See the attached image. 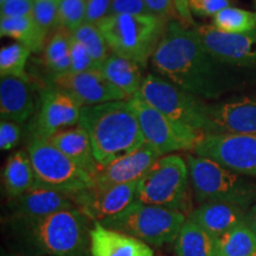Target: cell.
Returning a JSON list of instances; mask_svg holds the SVG:
<instances>
[{
  "mask_svg": "<svg viewBox=\"0 0 256 256\" xmlns=\"http://www.w3.org/2000/svg\"><path fill=\"white\" fill-rule=\"evenodd\" d=\"M151 63L160 78L203 100H217L238 83V68L216 60L194 28L177 20L168 24Z\"/></svg>",
  "mask_w": 256,
  "mask_h": 256,
  "instance_id": "6da1fadb",
  "label": "cell"
},
{
  "mask_svg": "<svg viewBox=\"0 0 256 256\" xmlns=\"http://www.w3.org/2000/svg\"><path fill=\"white\" fill-rule=\"evenodd\" d=\"M78 124L88 132L100 166L136 151L146 142L136 112L128 101L82 107Z\"/></svg>",
  "mask_w": 256,
  "mask_h": 256,
  "instance_id": "7a4b0ae2",
  "label": "cell"
},
{
  "mask_svg": "<svg viewBox=\"0 0 256 256\" xmlns=\"http://www.w3.org/2000/svg\"><path fill=\"white\" fill-rule=\"evenodd\" d=\"M90 223L81 210L74 208L14 226L32 248L46 256H92Z\"/></svg>",
  "mask_w": 256,
  "mask_h": 256,
  "instance_id": "3957f363",
  "label": "cell"
},
{
  "mask_svg": "<svg viewBox=\"0 0 256 256\" xmlns=\"http://www.w3.org/2000/svg\"><path fill=\"white\" fill-rule=\"evenodd\" d=\"M188 174L197 203H229L250 209L256 204V180L238 174L215 160L186 154Z\"/></svg>",
  "mask_w": 256,
  "mask_h": 256,
  "instance_id": "277c9868",
  "label": "cell"
},
{
  "mask_svg": "<svg viewBox=\"0 0 256 256\" xmlns=\"http://www.w3.org/2000/svg\"><path fill=\"white\" fill-rule=\"evenodd\" d=\"M168 22L156 16H108L98 24L110 50L140 66L151 60Z\"/></svg>",
  "mask_w": 256,
  "mask_h": 256,
  "instance_id": "5b68a950",
  "label": "cell"
},
{
  "mask_svg": "<svg viewBox=\"0 0 256 256\" xmlns=\"http://www.w3.org/2000/svg\"><path fill=\"white\" fill-rule=\"evenodd\" d=\"M191 182L186 159L179 154L162 156L140 179L136 200L150 206L178 210L188 216L192 206Z\"/></svg>",
  "mask_w": 256,
  "mask_h": 256,
  "instance_id": "8992f818",
  "label": "cell"
},
{
  "mask_svg": "<svg viewBox=\"0 0 256 256\" xmlns=\"http://www.w3.org/2000/svg\"><path fill=\"white\" fill-rule=\"evenodd\" d=\"M186 218L188 216L178 210L150 206L136 200L116 216L98 223L142 240L150 246L162 247L176 242Z\"/></svg>",
  "mask_w": 256,
  "mask_h": 256,
  "instance_id": "52a82bcc",
  "label": "cell"
},
{
  "mask_svg": "<svg viewBox=\"0 0 256 256\" xmlns=\"http://www.w3.org/2000/svg\"><path fill=\"white\" fill-rule=\"evenodd\" d=\"M36 183L34 188H50L66 194L94 186L92 174L74 162L48 139L34 138L28 146Z\"/></svg>",
  "mask_w": 256,
  "mask_h": 256,
  "instance_id": "ba28073f",
  "label": "cell"
},
{
  "mask_svg": "<svg viewBox=\"0 0 256 256\" xmlns=\"http://www.w3.org/2000/svg\"><path fill=\"white\" fill-rule=\"evenodd\" d=\"M139 94L174 122L203 132L204 110L208 104L203 98L153 74L144 78Z\"/></svg>",
  "mask_w": 256,
  "mask_h": 256,
  "instance_id": "9c48e42d",
  "label": "cell"
},
{
  "mask_svg": "<svg viewBox=\"0 0 256 256\" xmlns=\"http://www.w3.org/2000/svg\"><path fill=\"white\" fill-rule=\"evenodd\" d=\"M136 112L145 142L162 156L178 151H194L206 133L180 126L156 110L138 92L128 100Z\"/></svg>",
  "mask_w": 256,
  "mask_h": 256,
  "instance_id": "30bf717a",
  "label": "cell"
},
{
  "mask_svg": "<svg viewBox=\"0 0 256 256\" xmlns=\"http://www.w3.org/2000/svg\"><path fill=\"white\" fill-rule=\"evenodd\" d=\"M194 153L256 178V134H204Z\"/></svg>",
  "mask_w": 256,
  "mask_h": 256,
  "instance_id": "8fae6325",
  "label": "cell"
},
{
  "mask_svg": "<svg viewBox=\"0 0 256 256\" xmlns=\"http://www.w3.org/2000/svg\"><path fill=\"white\" fill-rule=\"evenodd\" d=\"M206 134H256V95L222 102H208L204 110Z\"/></svg>",
  "mask_w": 256,
  "mask_h": 256,
  "instance_id": "7c38bea8",
  "label": "cell"
},
{
  "mask_svg": "<svg viewBox=\"0 0 256 256\" xmlns=\"http://www.w3.org/2000/svg\"><path fill=\"white\" fill-rule=\"evenodd\" d=\"M206 49L216 60L234 68H256V30L226 34L212 25L194 26Z\"/></svg>",
  "mask_w": 256,
  "mask_h": 256,
  "instance_id": "4fadbf2b",
  "label": "cell"
},
{
  "mask_svg": "<svg viewBox=\"0 0 256 256\" xmlns=\"http://www.w3.org/2000/svg\"><path fill=\"white\" fill-rule=\"evenodd\" d=\"M82 106L68 92L52 84L42 92L40 113L34 126V138L49 139L66 128L78 126Z\"/></svg>",
  "mask_w": 256,
  "mask_h": 256,
  "instance_id": "5bb4252c",
  "label": "cell"
},
{
  "mask_svg": "<svg viewBox=\"0 0 256 256\" xmlns=\"http://www.w3.org/2000/svg\"><path fill=\"white\" fill-rule=\"evenodd\" d=\"M139 183V182H138ZM138 183H128L110 186H92L72 194L78 210L94 222L116 216L136 200Z\"/></svg>",
  "mask_w": 256,
  "mask_h": 256,
  "instance_id": "9a60e30c",
  "label": "cell"
},
{
  "mask_svg": "<svg viewBox=\"0 0 256 256\" xmlns=\"http://www.w3.org/2000/svg\"><path fill=\"white\" fill-rule=\"evenodd\" d=\"M52 84L72 94L82 107L112 101H127L126 96L115 88L98 69L54 76Z\"/></svg>",
  "mask_w": 256,
  "mask_h": 256,
  "instance_id": "2e32d148",
  "label": "cell"
},
{
  "mask_svg": "<svg viewBox=\"0 0 256 256\" xmlns=\"http://www.w3.org/2000/svg\"><path fill=\"white\" fill-rule=\"evenodd\" d=\"M160 156L154 147L145 142L136 151L115 159L110 164L100 166L92 177L95 186H110L128 183H138Z\"/></svg>",
  "mask_w": 256,
  "mask_h": 256,
  "instance_id": "e0dca14e",
  "label": "cell"
},
{
  "mask_svg": "<svg viewBox=\"0 0 256 256\" xmlns=\"http://www.w3.org/2000/svg\"><path fill=\"white\" fill-rule=\"evenodd\" d=\"M74 208L76 206L72 194L43 188H31L10 203L14 226L34 222L60 210Z\"/></svg>",
  "mask_w": 256,
  "mask_h": 256,
  "instance_id": "ac0fdd59",
  "label": "cell"
},
{
  "mask_svg": "<svg viewBox=\"0 0 256 256\" xmlns=\"http://www.w3.org/2000/svg\"><path fill=\"white\" fill-rule=\"evenodd\" d=\"M92 256H156L151 246L127 234L94 222L90 230Z\"/></svg>",
  "mask_w": 256,
  "mask_h": 256,
  "instance_id": "d6986e66",
  "label": "cell"
},
{
  "mask_svg": "<svg viewBox=\"0 0 256 256\" xmlns=\"http://www.w3.org/2000/svg\"><path fill=\"white\" fill-rule=\"evenodd\" d=\"M247 211L248 209L235 204L209 202L194 208L188 218L194 220L211 235L220 238L244 222Z\"/></svg>",
  "mask_w": 256,
  "mask_h": 256,
  "instance_id": "ffe728a7",
  "label": "cell"
},
{
  "mask_svg": "<svg viewBox=\"0 0 256 256\" xmlns=\"http://www.w3.org/2000/svg\"><path fill=\"white\" fill-rule=\"evenodd\" d=\"M34 110L32 90L28 81L17 78H2L0 115L2 120L24 124Z\"/></svg>",
  "mask_w": 256,
  "mask_h": 256,
  "instance_id": "44dd1931",
  "label": "cell"
},
{
  "mask_svg": "<svg viewBox=\"0 0 256 256\" xmlns=\"http://www.w3.org/2000/svg\"><path fill=\"white\" fill-rule=\"evenodd\" d=\"M48 140L80 168L92 174V177H94L100 168L95 159L89 134L80 124L60 130Z\"/></svg>",
  "mask_w": 256,
  "mask_h": 256,
  "instance_id": "7402d4cb",
  "label": "cell"
},
{
  "mask_svg": "<svg viewBox=\"0 0 256 256\" xmlns=\"http://www.w3.org/2000/svg\"><path fill=\"white\" fill-rule=\"evenodd\" d=\"M98 70L126 96L127 101L140 92L144 78L139 63L116 54H110Z\"/></svg>",
  "mask_w": 256,
  "mask_h": 256,
  "instance_id": "603a6c76",
  "label": "cell"
},
{
  "mask_svg": "<svg viewBox=\"0 0 256 256\" xmlns=\"http://www.w3.org/2000/svg\"><path fill=\"white\" fill-rule=\"evenodd\" d=\"M2 182L6 194L11 200L34 188L36 177L28 151H17L8 156L2 172Z\"/></svg>",
  "mask_w": 256,
  "mask_h": 256,
  "instance_id": "cb8c5ba5",
  "label": "cell"
},
{
  "mask_svg": "<svg viewBox=\"0 0 256 256\" xmlns=\"http://www.w3.org/2000/svg\"><path fill=\"white\" fill-rule=\"evenodd\" d=\"M177 256H218L216 236L186 218L174 242Z\"/></svg>",
  "mask_w": 256,
  "mask_h": 256,
  "instance_id": "d4e9b609",
  "label": "cell"
},
{
  "mask_svg": "<svg viewBox=\"0 0 256 256\" xmlns=\"http://www.w3.org/2000/svg\"><path fill=\"white\" fill-rule=\"evenodd\" d=\"M0 34L2 37L12 38L16 43L26 46L34 52L42 50L48 34L42 31L34 17L24 18H0Z\"/></svg>",
  "mask_w": 256,
  "mask_h": 256,
  "instance_id": "484cf974",
  "label": "cell"
},
{
  "mask_svg": "<svg viewBox=\"0 0 256 256\" xmlns=\"http://www.w3.org/2000/svg\"><path fill=\"white\" fill-rule=\"evenodd\" d=\"M70 36L72 32L66 28H56L44 48V63L54 76L69 72Z\"/></svg>",
  "mask_w": 256,
  "mask_h": 256,
  "instance_id": "4316f807",
  "label": "cell"
},
{
  "mask_svg": "<svg viewBox=\"0 0 256 256\" xmlns=\"http://www.w3.org/2000/svg\"><path fill=\"white\" fill-rule=\"evenodd\" d=\"M218 256H254L256 254V234L243 222L217 238Z\"/></svg>",
  "mask_w": 256,
  "mask_h": 256,
  "instance_id": "83f0119b",
  "label": "cell"
},
{
  "mask_svg": "<svg viewBox=\"0 0 256 256\" xmlns=\"http://www.w3.org/2000/svg\"><path fill=\"white\" fill-rule=\"evenodd\" d=\"M212 26L226 34H247L256 30V12L229 6L212 18Z\"/></svg>",
  "mask_w": 256,
  "mask_h": 256,
  "instance_id": "f1b7e54d",
  "label": "cell"
},
{
  "mask_svg": "<svg viewBox=\"0 0 256 256\" xmlns=\"http://www.w3.org/2000/svg\"><path fill=\"white\" fill-rule=\"evenodd\" d=\"M32 51L20 43H12L0 51V75L2 78H17L28 81L25 66Z\"/></svg>",
  "mask_w": 256,
  "mask_h": 256,
  "instance_id": "f546056e",
  "label": "cell"
},
{
  "mask_svg": "<svg viewBox=\"0 0 256 256\" xmlns=\"http://www.w3.org/2000/svg\"><path fill=\"white\" fill-rule=\"evenodd\" d=\"M72 36L84 46L88 50L89 55L92 56L98 69L102 66V63L108 58L110 46L106 42L104 34L100 31L98 25L84 23L78 30L72 32Z\"/></svg>",
  "mask_w": 256,
  "mask_h": 256,
  "instance_id": "4dcf8cb0",
  "label": "cell"
},
{
  "mask_svg": "<svg viewBox=\"0 0 256 256\" xmlns=\"http://www.w3.org/2000/svg\"><path fill=\"white\" fill-rule=\"evenodd\" d=\"M86 8L87 0H60L56 28H66L72 34L86 23Z\"/></svg>",
  "mask_w": 256,
  "mask_h": 256,
  "instance_id": "1f68e13d",
  "label": "cell"
},
{
  "mask_svg": "<svg viewBox=\"0 0 256 256\" xmlns=\"http://www.w3.org/2000/svg\"><path fill=\"white\" fill-rule=\"evenodd\" d=\"M58 5L60 0H34L32 17L46 34L51 30H56Z\"/></svg>",
  "mask_w": 256,
  "mask_h": 256,
  "instance_id": "d6a6232c",
  "label": "cell"
},
{
  "mask_svg": "<svg viewBox=\"0 0 256 256\" xmlns=\"http://www.w3.org/2000/svg\"><path fill=\"white\" fill-rule=\"evenodd\" d=\"M94 69H98V66L92 56L89 55L88 50L72 34L70 36V69L68 72L78 74Z\"/></svg>",
  "mask_w": 256,
  "mask_h": 256,
  "instance_id": "836d02e7",
  "label": "cell"
},
{
  "mask_svg": "<svg viewBox=\"0 0 256 256\" xmlns=\"http://www.w3.org/2000/svg\"><path fill=\"white\" fill-rule=\"evenodd\" d=\"M232 0H188L191 14L200 17H215L222 10L232 6Z\"/></svg>",
  "mask_w": 256,
  "mask_h": 256,
  "instance_id": "e575fe53",
  "label": "cell"
},
{
  "mask_svg": "<svg viewBox=\"0 0 256 256\" xmlns=\"http://www.w3.org/2000/svg\"><path fill=\"white\" fill-rule=\"evenodd\" d=\"M148 16L152 14L145 0H113L110 16ZM153 16V14H152Z\"/></svg>",
  "mask_w": 256,
  "mask_h": 256,
  "instance_id": "d590c367",
  "label": "cell"
},
{
  "mask_svg": "<svg viewBox=\"0 0 256 256\" xmlns=\"http://www.w3.org/2000/svg\"><path fill=\"white\" fill-rule=\"evenodd\" d=\"M20 124L14 121H0V148L2 151H10L14 148L20 142Z\"/></svg>",
  "mask_w": 256,
  "mask_h": 256,
  "instance_id": "8d00e7d4",
  "label": "cell"
},
{
  "mask_svg": "<svg viewBox=\"0 0 256 256\" xmlns=\"http://www.w3.org/2000/svg\"><path fill=\"white\" fill-rule=\"evenodd\" d=\"M0 14L5 18L32 17L34 0H10L0 4Z\"/></svg>",
  "mask_w": 256,
  "mask_h": 256,
  "instance_id": "74e56055",
  "label": "cell"
},
{
  "mask_svg": "<svg viewBox=\"0 0 256 256\" xmlns=\"http://www.w3.org/2000/svg\"><path fill=\"white\" fill-rule=\"evenodd\" d=\"M113 0H87L86 23L98 25L110 16Z\"/></svg>",
  "mask_w": 256,
  "mask_h": 256,
  "instance_id": "f35d334b",
  "label": "cell"
},
{
  "mask_svg": "<svg viewBox=\"0 0 256 256\" xmlns=\"http://www.w3.org/2000/svg\"><path fill=\"white\" fill-rule=\"evenodd\" d=\"M147 8L153 16L164 19L166 22H178L176 0H145Z\"/></svg>",
  "mask_w": 256,
  "mask_h": 256,
  "instance_id": "ab89813d",
  "label": "cell"
},
{
  "mask_svg": "<svg viewBox=\"0 0 256 256\" xmlns=\"http://www.w3.org/2000/svg\"><path fill=\"white\" fill-rule=\"evenodd\" d=\"M244 222L247 223L249 228L256 234V204H254V206L247 211Z\"/></svg>",
  "mask_w": 256,
  "mask_h": 256,
  "instance_id": "60d3db41",
  "label": "cell"
},
{
  "mask_svg": "<svg viewBox=\"0 0 256 256\" xmlns=\"http://www.w3.org/2000/svg\"><path fill=\"white\" fill-rule=\"evenodd\" d=\"M5 256V255H4ZM6 256H37V255H25V254H11V255H6Z\"/></svg>",
  "mask_w": 256,
  "mask_h": 256,
  "instance_id": "b9f144b4",
  "label": "cell"
},
{
  "mask_svg": "<svg viewBox=\"0 0 256 256\" xmlns=\"http://www.w3.org/2000/svg\"><path fill=\"white\" fill-rule=\"evenodd\" d=\"M6 2H10V0H0V4H4Z\"/></svg>",
  "mask_w": 256,
  "mask_h": 256,
  "instance_id": "7bdbcfd3",
  "label": "cell"
},
{
  "mask_svg": "<svg viewBox=\"0 0 256 256\" xmlns=\"http://www.w3.org/2000/svg\"><path fill=\"white\" fill-rule=\"evenodd\" d=\"M254 256H256V254H255V255H254Z\"/></svg>",
  "mask_w": 256,
  "mask_h": 256,
  "instance_id": "ee69618b",
  "label": "cell"
}]
</instances>
